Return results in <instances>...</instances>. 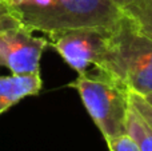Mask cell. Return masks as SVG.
<instances>
[{"label": "cell", "mask_w": 152, "mask_h": 151, "mask_svg": "<svg viewBox=\"0 0 152 151\" xmlns=\"http://www.w3.org/2000/svg\"><path fill=\"white\" fill-rule=\"evenodd\" d=\"M21 26L51 34L71 28H113L123 11L113 0H8Z\"/></svg>", "instance_id": "6da1fadb"}, {"label": "cell", "mask_w": 152, "mask_h": 151, "mask_svg": "<svg viewBox=\"0 0 152 151\" xmlns=\"http://www.w3.org/2000/svg\"><path fill=\"white\" fill-rule=\"evenodd\" d=\"M95 68L115 78L132 92L142 96L152 94V40L123 13Z\"/></svg>", "instance_id": "7a4b0ae2"}, {"label": "cell", "mask_w": 152, "mask_h": 151, "mask_svg": "<svg viewBox=\"0 0 152 151\" xmlns=\"http://www.w3.org/2000/svg\"><path fill=\"white\" fill-rule=\"evenodd\" d=\"M69 87L79 92L87 112L105 141L127 134L129 90L126 86L96 68L95 74L79 75Z\"/></svg>", "instance_id": "3957f363"}, {"label": "cell", "mask_w": 152, "mask_h": 151, "mask_svg": "<svg viewBox=\"0 0 152 151\" xmlns=\"http://www.w3.org/2000/svg\"><path fill=\"white\" fill-rule=\"evenodd\" d=\"M112 28L86 27L48 34V45L53 47L71 68L79 75L88 72L104 55Z\"/></svg>", "instance_id": "277c9868"}, {"label": "cell", "mask_w": 152, "mask_h": 151, "mask_svg": "<svg viewBox=\"0 0 152 151\" xmlns=\"http://www.w3.org/2000/svg\"><path fill=\"white\" fill-rule=\"evenodd\" d=\"M47 47V37L34 36L24 27L0 32V67L15 75L39 74L40 59Z\"/></svg>", "instance_id": "5b68a950"}, {"label": "cell", "mask_w": 152, "mask_h": 151, "mask_svg": "<svg viewBox=\"0 0 152 151\" xmlns=\"http://www.w3.org/2000/svg\"><path fill=\"white\" fill-rule=\"evenodd\" d=\"M42 78L39 74L0 76V114L27 96L37 95L42 90Z\"/></svg>", "instance_id": "8992f818"}, {"label": "cell", "mask_w": 152, "mask_h": 151, "mask_svg": "<svg viewBox=\"0 0 152 151\" xmlns=\"http://www.w3.org/2000/svg\"><path fill=\"white\" fill-rule=\"evenodd\" d=\"M121 11L137 31L152 40V0H134Z\"/></svg>", "instance_id": "52a82bcc"}, {"label": "cell", "mask_w": 152, "mask_h": 151, "mask_svg": "<svg viewBox=\"0 0 152 151\" xmlns=\"http://www.w3.org/2000/svg\"><path fill=\"white\" fill-rule=\"evenodd\" d=\"M127 134L135 139L140 151H152V128L131 103L127 114Z\"/></svg>", "instance_id": "ba28073f"}, {"label": "cell", "mask_w": 152, "mask_h": 151, "mask_svg": "<svg viewBox=\"0 0 152 151\" xmlns=\"http://www.w3.org/2000/svg\"><path fill=\"white\" fill-rule=\"evenodd\" d=\"M21 23L15 15L8 0H0V32L20 28Z\"/></svg>", "instance_id": "9c48e42d"}, {"label": "cell", "mask_w": 152, "mask_h": 151, "mask_svg": "<svg viewBox=\"0 0 152 151\" xmlns=\"http://www.w3.org/2000/svg\"><path fill=\"white\" fill-rule=\"evenodd\" d=\"M107 144L110 151H140L135 139H132L128 134L108 139Z\"/></svg>", "instance_id": "30bf717a"}, {"label": "cell", "mask_w": 152, "mask_h": 151, "mask_svg": "<svg viewBox=\"0 0 152 151\" xmlns=\"http://www.w3.org/2000/svg\"><path fill=\"white\" fill-rule=\"evenodd\" d=\"M129 103L137 110V112L144 118V120L152 128V106L151 104L142 95H139L136 92H132V91H129Z\"/></svg>", "instance_id": "8fae6325"}, {"label": "cell", "mask_w": 152, "mask_h": 151, "mask_svg": "<svg viewBox=\"0 0 152 151\" xmlns=\"http://www.w3.org/2000/svg\"><path fill=\"white\" fill-rule=\"evenodd\" d=\"M115 1V4L118 5L119 8H123V7H126V5H128L131 1H134V0H113Z\"/></svg>", "instance_id": "7c38bea8"}, {"label": "cell", "mask_w": 152, "mask_h": 151, "mask_svg": "<svg viewBox=\"0 0 152 151\" xmlns=\"http://www.w3.org/2000/svg\"><path fill=\"white\" fill-rule=\"evenodd\" d=\"M143 98H144L145 100H147L148 103H150L151 106H152V94H148V95H144V96H143Z\"/></svg>", "instance_id": "4fadbf2b"}]
</instances>
